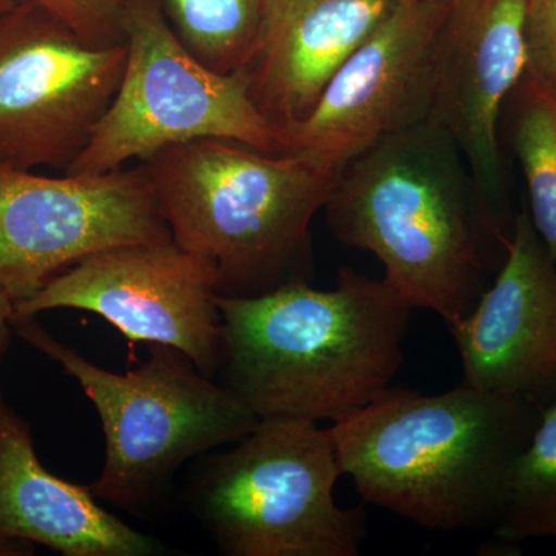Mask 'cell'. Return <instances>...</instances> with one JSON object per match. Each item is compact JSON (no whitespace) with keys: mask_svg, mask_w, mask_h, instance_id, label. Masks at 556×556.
<instances>
[{"mask_svg":"<svg viewBox=\"0 0 556 556\" xmlns=\"http://www.w3.org/2000/svg\"><path fill=\"white\" fill-rule=\"evenodd\" d=\"M401 0H266L254 53L241 70L260 112L285 135Z\"/></svg>","mask_w":556,"mask_h":556,"instance_id":"5bb4252c","label":"cell"},{"mask_svg":"<svg viewBox=\"0 0 556 556\" xmlns=\"http://www.w3.org/2000/svg\"><path fill=\"white\" fill-rule=\"evenodd\" d=\"M527 0H450L434 58L428 121L447 131L466 161L490 241L506 248V179L501 112L527 70Z\"/></svg>","mask_w":556,"mask_h":556,"instance_id":"7c38bea8","label":"cell"},{"mask_svg":"<svg viewBox=\"0 0 556 556\" xmlns=\"http://www.w3.org/2000/svg\"><path fill=\"white\" fill-rule=\"evenodd\" d=\"M172 240L148 172L46 177L0 164V292L25 302L91 254Z\"/></svg>","mask_w":556,"mask_h":556,"instance_id":"9c48e42d","label":"cell"},{"mask_svg":"<svg viewBox=\"0 0 556 556\" xmlns=\"http://www.w3.org/2000/svg\"><path fill=\"white\" fill-rule=\"evenodd\" d=\"M515 150L529 192V214L556 262V90L525 75Z\"/></svg>","mask_w":556,"mask_h":556,"instance_id":"ac0fdd59","label":"cell"},{"mask_svg":"<svg viewBox=\"0 0 556 556\" xmlns=\"http://www.w3.org/2000/svg\"><path fill=\"white\" fill-rule=\"evenodd\" d=\"M13 313V302L3 292H0V354L5 353L10 345V336L13 332V327H11Z\"/></svg>","mask_w":556,"mask_h":556,"instance_id":"44dd1931","label":"cell"},{"mask_svg":"<svg viewBox=\"0 0 556 556\" xmlns=\"http://www.w3.org/2000/svg\"><path fill=\"white\" fill-rule=\"evenodd\" d=\"M541 412L463 382L433 396L390 387L329 431L365 503L428 530H478L495 526Z\"/></svg>","mask_w":556,"mask_h":556,"instance_id":"7a4b0ae2","label":"cell"},{"mask_svg":"<svg viewBox=\"0 0 556 556\" xmlns=\"http://www.w3.org/2000/svg\"><path fill=\"white\" fill-rule=\"evenodd\" d=\"M90 486L50 473L30 426L0 390V555L42 544L64 556H155L167 548L98 504Z\"/></svg>","mask_w":556,"mask_h":556,"instance_id":"9a60e30c","label":"cell"},{"mask_svg":"<svg viewBox=\"0 0 556 556\" xmlns=\"http://www.w3.org/2000/svg\"><path fill=\"white\" fill-rule=\"evenodd\" d=\"M450 2L401 0L329 79L287 152L342 172L379 141L428 119L439 31Z\"/></svg>","mask_w":556,"mask_h":556,"instance_id":"8fae6325","label":"cell"},{"mask_svg":"<svg viewBox=\"0 0 556 556\" xmlns=\"http://www.w3.org/2000/svg\"><path fill=\"white\" fill-rule=\"evenodd\" d=\"M127 46H93L42 7L0 11V164L65 172L115 98Z\"/></svg>","mask_w":556,"mask_h":556,"instance_id":"ba28073f","label":"cell"},{"mask_svg":"<svg viewBox=\"0 0 556 556\" xmlns=\"http://www.w3.org/2000/svg\"><path fill=\"white\" fill-rule=\"evenodd\" d=\"M93 46L124 43V16L130 0H30Z\"/></svg>","mask_w":556,"mask_h":556,"instance_id":"d6986e66","label":"cell"},{"mask_svg":"<svg viewBox=\"0 0 556 556\" xmlns=\"http://www.w3.org/2000/svg\"><path fill=\"white\" fill-rule=\"evenodd\" d=\"M329 428L262 419L190 475L193 517L228 556H357L367 540L364 507H340L342 477Z\"/></svg>","mask_w":556,"mask_h":556,"instance_id":"8992f818","label":"cell"},{"mask_svg":"<svg viewBox=\"0 0 556 556\" xmlns=\"http://www.w3.org/2000/svg\"><path fill=\"white\" fill-rule=\"evenodd\" d=\"M20 338L76 380L97 408L105 437L98 500L149 517L170 500L179 468L247 437L258 417L186 354L149 345L150 357L131 371L113 372L51 336L36 317H11Z\"/></svg>","mask_w":556,"mask_h":556,"instance_id":"5b68a950","label":"cell"},{"mask_svg":"<svg viewBox=\"0 0 556 556\" xmlns=\"http://www.w3.org/2000/svg\"><path fill=\"white\" fill-rule=\"evenodd\" d=\"M463 383L541 409L556 399V262L522 207L492 288L450 325Z\"/></svg>","mask_w":556,"mask_h":556,"instance_id":"4fadbf2b","label":"cell"},{"mask_svg":"<svg viewBox=\"0 0 556 556\" xmlns=\"http://www.w3.org/2000/svg\"><path fill=\"white\" fill-rule=\"evenodd\" d=\"M20 0H0V11L13 9Z\"/></svg>","mask_w":556,"mask_h":556,"instance_id":"7402d4cb","label":"cell"},{"mask_svg":"<svg viewBox=\"0 0 556 556\" xmlns=\"http://www.w3.org/2000/svg\"><path fill=\"white\" fill-rule=\"evenodd\" d=\"M172 240L214 270L219 295L308 281L311 223L340 170L232 139L170 146L141 161Z\"/></svg>","mask_w":556,"mask_h":556,"instance_id":"277c9868","label":"cell"},{"mask_svg":"<svg viewBox=\"0 0 556 556\" xmlns=\"http://www.w3.org/2000/svg\"><path fill=\"white\" fill-rule=\"evenodd\" d=\"M172 30L200 62L218 73L247 67L266 0H160Z\"/></svg>","mask_w":556,"mask_h":556,"instance_id":"2e32d148","label":"cell"},{"mask_svg":"<svg viewBox=\"0 0 556 556\" xmlns=\"http://www.w3.org/2000/svg\"><path fill=\"white\" fill-rule=\"evenodd\" d=\"M433 2H450V0H433Z\"/></svg>","mask_w":556,"mask_h":556,"instance_id":"603a6c76","label":"cell"},{"mask_svg":"<svg viewBox=\"0 0 556 556\" xmlns=\"http://www.w3.org/2000/svg\"><path fill=\"white\" fill-rule=\"evenodd\" d=\"M493 530L504 543L556 540V399L511 468Z\"/></svg>","mask_w":556,"mask_h":556,"instance_id":"e0dca14e","label":"cell"},{"mask_svg":"<svg viewBox=\"0 0 556 556\" xmlns=\"http://www.w3.org/2000/svg\"><path fill=\"white\" fill-rule=\"evenodd\" d=\"M526 43V75L556 90V0H527Z\"/></svg>","mask_w":556,"mask_h":556,"instance_id":"ffe728a7","label":"cell"},{"mask_svg":"<svg viewBox=\"0 0 556 556\" xmlns=\"http://www.w3.org/2000/svg\"><path fill=\"white\" fill-rule=\"evenodd\" d=\"M325 214L340 243L376 255L383 280L413 309L433 311L450 327L481 298L490 239L466 161L431 121L351 160Z\"/></svg>","mask_w":556,"mask_h":556,"instance_id":"3957f363","label":"cell"},{"mask_svg":"<svg viewBox=\"0 0 556 556\" xmlns=\"http://www.w3.org/2000/svg\"><path fill=\"white\" fill-rule=\"evenodd\" d=\"M127 58L115 98L89 144L64 174L100 175L204 138L287 152V135L263 116L243 73L215 72L172 30L160 0H130Z\"/></svg>","mask_w":556,"mask_h":556,"instance_id":"52a82bcc","label":"cell"},{"mask_svg":"<svg viewBox=\"0 0 556 556\" xmlns=\"http://www.w3.org/2000/svg\"><path fill=\"white\" fill-rule=\"evenodd\" d=\"M215 380L262 419L338 422L387 391L404 361L412 306L383 278L343 266L332 289L294 281L217 295Z\"/></svg>","mask_w":556,"mask_h":556,"instance_id":"6da1fadb","label":"cell"},{"mask_svg":"<svg viewBox=\"0 0 556 556\" xmlns=\"http://www.w3.org/2000/svg\"><path fill=\"white\" fill-rule=\"evenodd\" d=\"M217 278L174 240L121 244L80 260L38 294L14 305L13 317L43 311H87L129 342L181 351L207 378L222 354Z\"/></svg>","mask_w":556,"mask_h":556,"instance_id":"30bf717a","label":"cell"}]
</instances>
